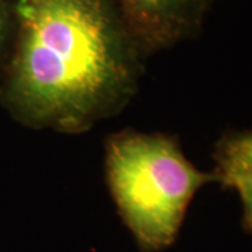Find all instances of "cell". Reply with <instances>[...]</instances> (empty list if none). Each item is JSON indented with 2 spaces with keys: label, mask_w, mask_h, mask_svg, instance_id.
Here are the masks:
<instances>
[{
  "label": "cell",
  "mask_w": 252,
  "mask_h": 252,
  "mask_svg": "<svg viewBox=\"0 0 252 252\" xmlns=\"http://www.w3.org/2000/svg\"><path fill=\"white\" fill-rule=\"evenodd\" d=\"M144 61L115 0H18L0 105L30 129L86 133L133 99Z\"/></svg>",
  "instance_id": "obj_1"
},
{
  "label": "cell",
  "mask_w": 252,
  "mask_h": 252,
  "mask_svg": "<svg viewBox=\"0 0 252 252\" xmlns=\"http://www.w3.org/2000/svg\"><path fill=\"white\" fill-rule=\"evenodd\" d=\"M105 178L118 213L140 252H162L175 243L195 195L215 172L195 167L177 139L122 130L105 142Z\"/></svg>",
  "instance_id": "obj_2"
},
{
  "label": "cell",
  "mask_w": 252,
  "mask_h": 252,
  "mask_svg": "<svg viewBox=\"0 0 252 252\" xmlns=\"http://www.w3.org/2000/svg\"><path fill=\"white\" fill-rule=\"evenodd\" d=\"M137 48L149 56L199 35L215 0H115Z\"/></svg>",
  "instance_id": "obj_3"
},
{
  "label": "cell",
  "mask_w": 252,
  "mask_h": 252,
  "mask_svg": "<svg viewBox=\"0 0 252 252\" xmlns=\"http://www.w3.org/2000/svg\"><path fill=\"white\" fill-rule=\"evenodd\" d=\"M215 175L225 188L234 189L243 206V227L252 235V158L215 150Z\"/></svg>",
  "instance_id": "obj_4"
},
{
  "label": "cell",
  "mask_w": 252,
  "mask_h": 252,
  "mask_svg": "<svg viewBox=\"0 0 252 252\" xmlns=\"http://www.w3.org/2000/svg\"><path fill=\"white\" fill-rule=\"evenodd\" d=\"M18 23V0H0V77L13 52Z\"/></svg>",
  "instance_id": "obj_5"
},
{
  "label": "cell",
  "mask_w": 252,
  "mask_h": 252,
  "mask_svg": "<svg viewBox=\"0 0 252 252\" xmlns=\"http://www.w3.org/2000/svg\"><path fill=\"white\" fill-rule=\"evenodd\" d=\"M216 147L228 153L252 158V130L225 135L223 139H220Z\"/></svg>",
  "instance_id": "obj_6"
}]
</instances>
